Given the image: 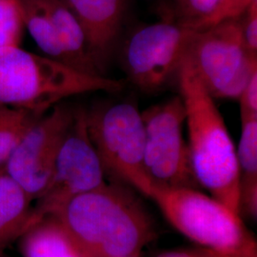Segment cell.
Listing matches in <instances>:
<instances>
[{"instance_id":"cell-13","label":"cell","mask_w":257,"mask_h":257,"mask_svg":"<svg viewBox=\"0 0 257 257\" xmlns=\"http://www.w3.org/2000/svg\"><path fill=\"white\" fill-rule=\"evenodd\" d=\"M240 176V214L257 218V116L241 118L236 150Z\"/></svg>"},{"instance_id":"cell-1","label":"cell","mask_w":257,"mask_h":257,"mask_svg":"<svg viewBox=\"0 0 257 257\" xmlns=\"http://www.w3.org/2000/svg\"><path fill=\"white\" fill-rule=\"evenodd\" d=\"M134 192L111 182L65 204L63 226L85 256H138L154 238L152 219Z\"/></svg>"},{"instance_id":"cell-24","label":"cell","mask_w":257,"mask_h":257,"mask_svg":"<svg viewBox=\"0 0 257 257\" xmlns=\"http://www.w3.org/2000/svg\"><path fill=\"white\" fill-rule=\"evenodd\" d=\"M215 257H248V256H234V255H222V254H218L215 253ZM257 257V256H255Z\"/></svg>"},{"instance_id":"cell-3","label":"cell","mask_w":257,"mask_h":257,"mask_svg":"<svg viewBox=\"0 0 257 257\" xmlns=\"http://www.w3.org/2000/svg\"><path fill=\"white\" fill-rule=\"evenodd\" d=\"M124 84L85 74L20 46L0 50V105L46 112L66 98L92 92H117Z\"/></svg>"},{"instance_id":"cell-11","label":"cell","mask_w":257,"mask_h":257,"mask_svg":"<svg viewBox=\"0 0 257 257\" xmlns=\"http://www.w3.org/2000/svg\"><path fill=\"white\" fill-rule=\"evenodd\" d=\"M101 161L89 137L86 110L74 108V119L58 151L51 180L43 193L62 208L73 197L106 184Z\"/></svg>"},{"instance_id":"cell-23","label":"cell","mask_w":257,"mask_h":257,"mask_svg":"<svg viewBox=\"0 0 257 257\" xmlns=\"http://www.w3.org/2000/svg\"><path fill=\"white\" fill-rule=\"evenodd\" d=\"M6 224H7V222L5 220V218L3 216V213H2V211H1V208H0V229L2 227H4Z\"/></svg>"},{"instance_id":"cell-8","label":"cell","mask_w":257,"mask_h":257,"mask_svg":"<svg viewBox=\"0 0 257 257\" xmlns=\"http://www.w3.org/2000/svg\"><path fill=\"white\" fill-rule=\"evenodd\" d=\"M195 32L177 21L138 29L124 50V68L130 81L143 92H155L177 79Z\"/></svg>"},{"instance_id":"cell-12","label":"cell","mask_w":257,"mask_h":257,"mask_svg":"<svg viewBox=\"0 0 257 257\" xmlns=\"http://www.w3.org/2000/svg\"><path fill=\"white\" fill-rule=\"evenodd\" d=\"M82 29L89 52L102 74L119 37L124 0H62Z\"/></svg>"},{"instance_id":"cell-25","label":"cell","mask_w":257,"mask_h":257,"mask_svg":"<svg viewBox=\"0 0 257 257\" xmlns=\"http://www.w3.org/2000/svg\"><path fill=\"white\" fill-rule=\"evenodd\" d=\"M124 257H138V256H124Z\"/></svg>"},{"instance_id":"cell-10","label":"cell","mask_w":257,"mask_h":257,"mask_svg":"<svg viewBox=\"0 0 257 257\" xmlns=\"http://www.w3.org/2000/svg\"><path fill=\"white\" fill-rule=\"evenodd\" d=\"M24 28L44 55L85 74L103 75L82 29L62 0H19Z\"/></svg>"},{"instance_id":"cell-6","label":"cell","mask_w":257,"mask_h":257,"mask_svg":"<svg viewBox=\"0 0 257 257\" xmlns=\"http://www.w3.org/2000/svg\"><path fill=\"white\" fill-rule=\"evenodd\" d=\"M186 58L212 98L238 99L257 71V56L245 46L240 18L196 30Z\"/></svg>"},{"instance_id":"cell-5","label":"cell","mask_w":257,"mask_h":257,"mask_svg":"<svg viewBox=\"0 0 257 257\" xmlns=\"http://www.w3.org/2000/svg\"><path fill=\"white\" fill-rule=\"evenodd\" d=\"M87 130L106 176L151 198L153 184L144 164L141 111L131 102L103 103L86 110Z\"/></svg>"},{"instance_id":"cell-16","label":"cell","mask_w":257,"mask_h":257,"mask_svg":"<svg viewBox=\"0 0 257 257\" xmlns=\"http://www.w3.org/2000/svg\"><path fill=\"white\" fill-rule=\"evenodd\" d=\"M175 21L200 30L220 6L222 0H172Z\"/></svg>"},{"instance_id":"cell-9","label":"cell","mask_w":257,"mask_h":257,"mask_svg":"<svg viewBox=\"0 0 257 257\" xmlns=\"http://www.w3.org/2000/svg\"><path fill=\"white\" fill-rule=\"evenodd\" d=\"M74 114L73 107L63 102L56 104L28 128L12 151L5 172L27 194L46 190Z\"/></svg>"},{"instance_id":"cell-22","label":"cell","mask_w":257,"mask_h":257,"mask_svg":"<svg viewBox=\"0 0 257 257\" xmlns=\"http://www.w3.org/2000/svg\"><path fill=\"white\" fill-rule=\"evenodd\" d=\"M157 257H215V252L203 248V249H185V250H171L161 253Z\"/></svg>"},{"instance_id":"cell-2","label":"cell","mask_w":257,"mask_h":257,"mask_svg":"<svg viewBox=\"0 0 257 257\" xmlns=\"http://www.w3.org/2000/svg\"><path fill=\"white\" fill-rule=\"evenodd\" d=\"M177 82L185 108L187 143L195 181L211 197L240 214L236 149L214 98L206 91L186 57Z\"/></svg>"},{"instance_id":"cell-19","label":"cell","mask_w":257,"mask_h":257,"mask_svg":"<svg viewBox=\"0 0 257 257\" xmlns=\"http://www.w3.org/2000/svg\"><path fill=\"white\" fill-rule=\"evenodd\" d=\"M240 21L245 46L250 55L257 56V0L249 4Z\"/></svg>"},{"instance_id":"cell-21","label":"cell","mask_w":257,"mask_h":257,"mask_svg":"<svg viewBox=\"0 0 257 257\" xmlns=\"http://www.w3.org/2000/svg\"><path fill=\"white\" fill-rule=\"evenodd\" d=\"M240 117L257 116V71L248 79L238 97Z\"/></svg>"},{"instance_id":"cell-17","label":"cell","mask_w":257,"mask_h":257,"mask_svg":"<svg viewBox=\"0 0 257 257\" xmlns=\"http://www.w3.org/2000/svg\"><path fill=\"white\" fill-rule=\"evenodd\" d=\"M24 29L19 0H0V50L20 46Z\"/></svg>"},{"instance_id":"cell-15","label":"cell","mask_w":257,"mask_h":257,"mask_svg":"<svg viewBox=\"0 0 257 257\" xmlns=\"http://www.w3.org/2000/svg\"><path fill=\"white\" fill-rule=\"evenodd\" d=\"M44 113L0 105V167L5 165L25 132Z\"/></svg>"},{"instance_id":"cell-20","label":"cell","mask_w":257,"mask_h":257,"mask_svg":"<svg viewBox=\"0 0 257 257\" xmlns=\"http://www.w3.org/2000/svg\"><path fill=\"white\" fill-rule=\"evenodd\" d=\"M254 0H222L219 8L207 21L204 28L209 27L227 19H239Z\"/></svg>"},{"instance_id":"cell-14","label":"cell","mask_w":257,"mask_h":257,"mask_svg":"<svg viewBox=\"0 0 257 257\" xmlns=\"http://www.w3.org/2000/svg\"><path fill=\"white\" fill-rule=\"evenodd\" d=\"M27 257H86L64 226L47 225L26 244Z\"/></svg>"},{"instance_id":"cell-18","label":"cell","mask_w":257,"mask_h":257,"mask_svg":"<svg viewBox=\"0 0 257 257\" xmlns=\"http://www.w3.org/2000/svg\"><path fill=\"white\" fill-rule=\"evenodd\" d=\"M27 193L6 172L0 174V208L7 223L22 212Z\"/></svg>"},{"instance_id":"cell-4","label":"cell","mask_w":257,"mask_h":257,"mask_svg":"<svg viewBox=\"0 0 257 257\" xmlns=\"http://www.w3.org/2000/svg\"><path fill=\"white\" fill-rule=\"evenodd\" d=\"M168 222L206 249L222 255L257 256L255 239L241 215L193 188H155L151 194Z\"/></svg>"},{"instance_id":"cell-7","label":"cell","mask_w":257,"mask_h":257,"mask_svg":"<svg viewBox=\"0 0 257 257\" xmlns=\"http://www.w3.org/2000/svg\"><path fill=\"white\" fill-rule=\"evenodd\" d=\"M145 144L144 164L155 188L198 189L184 138L185 108L180 95L141 112Z\"/></svg>"}]
</instances>
